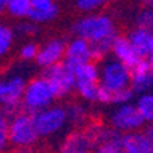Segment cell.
I'll return each mask as SVG.
<instances>
[{
	"label": "cell",
	"mask_w": 153,
	"mask_h": 153,
	"mask_svg": "<svg viewBox=\"0 0 153 153\" xmlns=\"http://www.w3.org/2000/svg\"><path fill=\"white\" fill-rule=\"evenodd\" d=\"M65 48L66 42L63 38H51L42 46H38V52L34 61L43 71L52 68L65 60Z\"/></svg>",
	"instance_id": "cell-11"
},
{
	"label": "cell",
	"mask_w": 153,
	"mask_h": 153,
	"mask_svg": "<svg viewBox=\"0 0 153 153\" xmlns=\"http://www.w3.org/2000/svg\"><path fill=\"white\" fill-rule=\"evenodd\" d=\"M37 29H38L37 25H34L32 22H29V20H22L20 23H17L14 32H17V34H20V35H34V34H37Z\"/></svg>",
	"instance_id": "cell-28"
},
{
	"label": "cell",
	"mask_w": 153,
	"mask_h": 153,
	"mask_svg": "<svg viewBox=\"0 0 153 153\" xmlns=\"http://www.w3.org/2000/svg\"><path fill=\"white\" fill-rule=\"evenodd\" d=\"M72 32L75 37L86 40L91 46L95 45H112L113 38L117 37V26L112 17L107 14H86L72 25Z\"/></svg>",
	"instance_id": "cell-1"
},
{
	"label": "cell",
	"mask_w": 153,
	"mask_h": 153,
	"mask_svg": "<svg viewBox=\"0 0 153 153\" xmlns=\"http://www.w3.org/2000/svg\"><path fill=\"white\" fill-rule=\"evenodd\" d=\"M141 2L144 5H147V8H150V5H152V0H141Z\"/></svg>",
	"instance_id": "cell-33"
},
{
	"label": "cell",
	"mask_w": 153,
	"mask_h": 153,
	"mask_svg": "<svg viewBox=\"0 0 153 153\" xmlns=\"http://www.w3.org/2000/svg\"><path fill=\"white\" fill-rule=\"evenodd\" d=\"M78 150H94V144L84 130H72L58 146V153H72Z\"/></svg>",
	"instance_id": "cell-15"
},
{
	"label": "cell",
	"mask_w": 153,
	"mask_h": 153,
	"mask_svg": "<svg viewBox=\"0 0 153 153\" xmlns=\"http://www.w3.org/2000/svg\"><path fill=\"white\" fill-rule=\"evenodd\" d=\"M43 76L49 83L55 98H66L74 92V89H75L74 69L69 65H66L65 61L58 63V65H55L52 68L45 69Z\"/></svg>",
	"instance_id": "cell-6"
},
{
	"label": "cell",
	"mask_w": 153,
	"mask_h": 153,
	"mask_svg": "<svg viewBox=\"0 0 153 153\" xmlns=\"http://www.w3.org/2000/svg\"><path fill=\"white\" fill-rule=\"evenodd\" d=\"M55 100L57 98L52 92V89H51L49 83L46 81L43 75H40L26 81L23 95H22V101H20V107L23 112L34 115L49 106H52Z\"/></svg>",
	"instance_id": "cell-2"
},
{
	"label": "cell",
	"mask_w": 153,
	"mask_h": 153,
	"mask_svg": "<svg viewBox=\"0 0 153 153\" xmlns=\"http://www.w3.org/2000/svg\"><path fill=\"white\" fill-rule=\"evenodd\" d=\"M38 52V45L34 42H26L23 43L19 49V57L23 61H34Z\"/></svg>",
	"instance_id": "cell-23"
},
{
	"label": "cell",
	"mask_w": 153,
	"mask_h": 153,
	"mask_svg": "<svg viewBox=\"0 0 153 153\" xmlns=\"http://www.w3.org/2000/svg\"><path fill=\"white\" fill-rule=\"evenodd\" d=\"M74 91L78 94V97L86 103H97L100 84L98 83H75Z\"/></svg>",
	"instance_id": "cell-20"
},
{
	"label": "cell",
	"mask_w": 153,
	"mask_h": 153,
	"mask_svg": "<svg viewBox=\"0 0 153 153\" xmlns=\"http://www.w3.org/2000/svg\"><path fill=\"white\" fill-rule=\"evenodd\" d=\"M6 9V0H0V14H3Z\"/></svg>",
	"instance_id": "cell-32"
},
{
	"label": "cell",
	"mask_w": 153,
	"mask_h": 153,
	"mask_svg": "<svg viewBox=\"0 0 153 153\" xmlns=\"http://www.w3.org/2000/svg\"><path fill=\"white\" fill-rule=\"evenodd\" d=\"M133 106H135L136 112L139 113V117L143 118V121L150 126L153 121V95L150 92L138 95Z\"/></svg>",
	"instance_id": "cell-18"
},
{
	"label": "cell",
	"mask_w": 153,
	"mask_h": 153,
	"mask_svg": "<svg viewBox=\"0 0 153 153\" xmlns=\"http://www.w3.org/2000/svg\"><path fill=\"white\" fill-rule=\"evenodd\" d=\"M9 149V136H8V120L0 115V153H5Z\"/></svg>",
	"instance_id": "cell-25"
},
{
	"label": "cell",
	"mask_w": 153,
	"mask_h": 153,
	"mask_svg": "<svg viewBox=\"0 0 153 153\" xmlns=\"http://www.w3.org/2000/svg\"><path fill=\"white\" fill-rule=\"evenodd\" d=\"M97 2H98L100 5H104V3H107V2H112V0H97Z\"/></svg>",
	"instance_id": "cell-35"
},
{
	"label": "cell",
	"mask_w": 153,
	"mask_h": 153,
	"mask_svg": "<svg viewBox=\"0 0 153 153\" xmlns=\"http://www.w3.org/2000/svg\"><path fill=\"white\" fill-rule=\"evenodd\" d=\"M126 38L141 60L153 58V32H152V29L135 28L129 32V35Z\"/></svg>",
	"instance_id": "cell-13"
},
{
	"label": "cell",
	"mask_w": 153,
	"mask_h": 153,
	"mask_svg": "<svg viewBox=\"0 0 153 153\" xmlns=\"http://www.w3.org/2000/svg\"><path fill=\"white\" fill-rule=\"evenodd\" d=\"M66 109V117H68V124H72L75 127H83L87 123V109L84 104L80 103H71Z\"/></svg>",
	"instance_id": "cell-19"
},
{
	"label": "cell",
	"mask_w": 153,
	"mask_h": 153,
	"mask_svg": "<svg viewBox=\"0 0 153 153\" xmlns=\"http://www.w3.org/2000/svg\"><path fill=\"white\" fill-rule=\"evenodd\" d=\"M152 25H153V11L150 8L141 9L136 16V28L152 29Z\"/></svg>",
	"instance_id": "cell-24"
},
{
	"label": "cell",
	"mask_w": 153,
	"mask_h": 153,
	"mask_svg": "<svg viewBox=\"0 0 153 153\" xmlns=\"http://www.w3.org/2000/svg\"><path fill=\"white\" fill-rule=\"evenodd\" d=\"M123 153H153V129L144 126L141 130L126 133L121 136Z\"/></svg>",
	"instance_id": "cell-10"
},
{
	"label": "cell",
	"mask_w": 153,
	"mask_h": 153,
	"mask_svg": "<svg viewBox=\"0 0 153 153\" xmlns=\"http://www.w3.org/2000/svg\"><path fill=\"white\" fill-rule=\"evenodd\" d=\"M58 6L57 3H52L49 6H45V8H31L29 14H28V19L29 22H32L34 25H45V23H49L57 19L58 16Z\"/></svg>",
	"instance_id": "cell-17"
},
{
	"label": "cell",
	"mask_w": 153,
	"mask_h": 153,
	"mask_svg": "<svg viewBox=\"0 0 153 153\" xmlns=\"http://www.w3.org/2000/svg\"><path fill=\"white\" fill-rule=\"evenodd\" d=\"M74 69V76L75 83H98V65L95 61H87L83 65H78L72 68Z\"/></svg>",
	"instance_id": "cell-16"
},
{
	"label": "cell",
	"mask_w": 153,
	"mask_h": 153,
	"mask_svg": "<svg viewBox=\"0 0 153 153\" xmlns=\"http://www.w3.org/2000/svg\"><path fill=\"white\" fill-rule=\"evenodd\" d=\"M32 117V123L38 138H51L61 133L68 126L66 109L63 106L52 104L40 112H37Z\"/></svg>",
	"instance_id": "cell-5"
},
{
	"label": "cell",
	"mask_w": 153,
	"mask_h": 153,
	"mask_svg": "<svg viewBox=\"0 0 153 153\" xmlns=\"http://www.w3.org/2000/svg\"><path fill=\"white\" fill-rule=\"evenodd\" d=\"M153 86V58L139 60L130 69V91L133 95L149 94Z\"/></svg>",
	"instance_id": "cell-9"
},
{
	"label": "cell",
	"mask_w": 153,
	"mask_h": 153,
	"mask_svg": "<svg viewBox=\"0 0 153 153\" xmlns=\"http://www.w3.org/2000/svg\"><path fill=\"white\" fill-rule=\"evenodd\" d=\"M8 136L9 146L14 149H32L38 143V135L29 113L20 110L8 120Z\"/></svg>",
	"instance_id": "cell-4"
},
{
	"label": "cell",
	"mask_w": 153,
	"mask_h": 153,
	"mask_svg": "<svg viewBox=\"0 0 153 153\" xmlns=\"http://www.w3.org/2000/svg\"><path fill=\"white\" fill-rule=\"evenodd\" d=\"M133 92L129 89H124V91H120V92H115L113 97H112V104L115 106H121V104H127V103H132L133 100Z\"/></svg>",
	"instance_id": "cell-26"
},
{
	"label": "cell",
	"mask_w": 153,
	"mask_h": 153,
	"mask_svg": "<svg viewBox=\"0 0 153 153\" xmlns=\"http://www.w3.org/2000/svg\"><path fill=\"white\" fill-rule=\"evenodd\" d=\"M26 81L28 80L19 74L0 78V107H20Z\"/></svg>",
	"instance_id": "cell-8"
},
{
	"label": "cell",
	"mask_w": 153,
	"mask_h": 153,
	"mask_svg": "<svg viewBox=\"0 0 153 153\" xmlns=\"http://www.w3.org/2000/svg\"><path fill=\"white\" fill-rule=\"evenodd\" d=\"M92 153H123L120 144H98L94 147Z\"/></svg>",
	"instance_id": "cell-29"
},
{
	"label": "cell",
	"mask_w": 153,
	"mask_h": 153,
	"mask_svg": "<svg viewBox=\"0 0 153 153\" xmlns=\"http://www.w3.org/2000/svg\"><path fill=\"white\" fill-rule=\"evenodd\" d=\"M75 5H76V9L78 11L84 12V16L86 14H94V12L101 6L97 0H76Z\"/></svg>",
	"instance_id": "cell-27"
},
{
	"label": "cell",
	"mask_w": 153,
	"mask_h": 153,
	"mask_svg": "<svg viewBox=\"0 0 153 153\" xmlns=\"http://www.w3.org/2000/svg\"><path fill=\"white\" fill-rule=\"evenodd\" d=\"M12 45H14V31L0 23V57L8 55Z\"/></svg>",
	"instance_id": "cell-22"
},
{
	"label": "cell",
	"mask_w": 153,
	"mask_h": 153,
	"mask_svg": "<svg viewBox=\"0 0 153 153\" xmlns=\"http://www.w3.org/2000/svg\"><path fill=\"white\" fill-rule=\"evenodd\" d=\"M72 153H92V150H78V152H72Z\"/></svg>",
	"instance_id": "cell-34"
},
{
	"label": "cell",
	"mask_w": 153,
	"mask_h": 153,
	"mask_svg": "<svg viewBox=\"0 0 153 153\" xmlns=\"http://www.w3.org/2000/svg\"><path fill=\"white\" fill-rule=\"evenodd\" d=\"M5 11L14 19H26L31 11V2L29 0H6Z\"/></svg>",
	"instance_id": "cell-21"
},
{
	"label": "cell",
	"mask_w": 153,
	"mask_h": 153,
	"mask_svg": "<svg viewBox=\"0 0 153 153\" xmlns=\"http://www.w3.org/2000/svg\"><path fill=\"white\" fill-rule=\"evenodd\" d=\"M144 126L146 123L136 112L133 103L115 106V109L112 110L109 117V127H112L115 132H118L121 135L141 130Z\"/></svg>",
	"instance_id": "cell-7"
},
{
	"label": "cell",
	"mask_w": 153,
	"mask_h": 153,
	"mask_svg": "<svg viewBox=\"0 0 153 153\" xmlns=\"http://www.w3.org/2000/svg\"><path fill=\"white\" fill-rule=\"evenodd\" d=\"M110 54L115 60H118L120 63H123V65L129 69H132L136 63L141 60L136 55L135 51L132 49L130 43L127 42V38L123 37V35H117L113 38L112 46H110Z\"/></svg>",
	"instance_id": "cell-14"
},
{
	"label": "cell",
	"mask_w": 153,
	"mask_h": 153,
	"mask_svg": "<svg viewBox=\"0 0 153 153\" xmlns=\"http://www.w3.org/2000/svg\"><path fill=\"white\" fill-rule=\"evenodd\" d=\"M29 2H31V8H45L55 3L54 0H29Z\"/></svg>",
	"instance_id": "cell-30"
},
{
	"label": "cell",
	"mask_w": 153,
	"mask_h": 153,
	"mask_svg": "<svg viewBox=\"0 0 153 153\" xmlns=\"http://www.w3.org/2000/svg\"><path fill=\"white\" fill-rule=\"evenodd\" d=\"M98 84L100 87L115 94L129 89L130 86V69L126 68L123 63L115 60L113 57L103 58L101 65H98Z\"/></svg>",
	"instance_id": "cell-3"
},
{
	"label": "cell",
	"mask_w": 153,
	"mask_h": 153,
	"mask_svg": "<svg viewBox=\"0 0 153 153\" xmlns=\"http://www.w3.org/2000/svg\"><path fill=\"white\" fill-rule=\"evenodd\" d=\"M71 68H75L78 65L87 61H94V52H92V46L89 45L86 40L80 37H74L72 40L66 42V48H65V60Z\"/></svg>",
	"instance_id": "cell-12"
},
{
	"label": "cell",
	"mask_w": 153,
	"mask_h": 153,
	"mask_svg": "<svg viewBox=\"0 0 153 153\" xmlns=\"http://www.w3.org/2000/svg\"><path fill=\"white\" fill-rule=\"evenodd\" d=\"M12 153H34L32 149H16Z\"/></svg>",
	"instance_id": "cell-31"
}]
</instances>
